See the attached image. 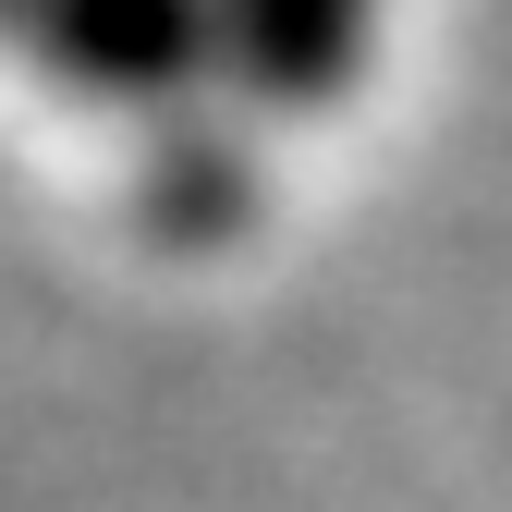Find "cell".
Instances as JSON below:
<instances>
[{
  "instance_id": "cell-1",
  "label": "cell",
  "mask_w": 512,
  "mask_h": 512,
  "mask_svg": "<svg viewBox=\"0 0 512 512\" xmlns=\"http://www.w3.org/2000/svg\"><path fill=\"white\" fill-rule=\"evenodd\" d=\"M0 37H25L74 98L159 110L171 135L196 122L183 98L220 74V0H0Z\"/></svg>"
},
{
  "instance_id": "cell-2",
  "label": "cell",
  "mask_w": 512,
  "mask_h": 512,
  "mask_svg": "<svg viewBox=\"0 0 512 512\" xmlns=\"http://www.w3.org/2000/svg\"><path fill=\"white\" fill-rule=\"evenodd\" d=\"M378 37V0H220V74L269 110H317Z\"/></svg>"
}]
</instances>
